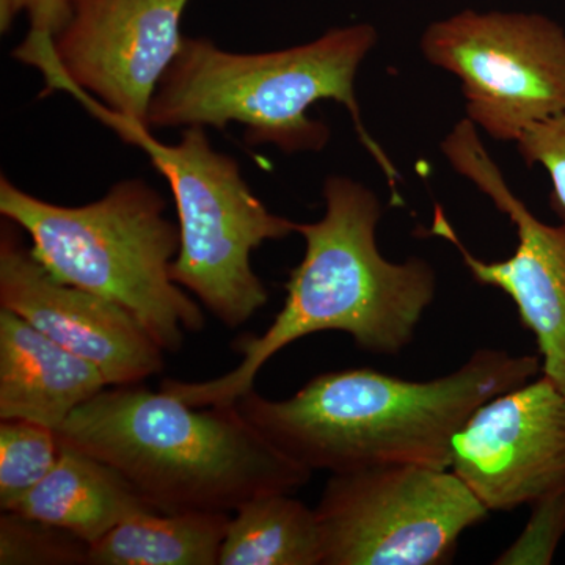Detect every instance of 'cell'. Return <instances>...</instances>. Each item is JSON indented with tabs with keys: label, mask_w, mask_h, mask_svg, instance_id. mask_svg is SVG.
<instances>
[{
	"label": "cell",
	"mask_w": 565,
	"mask_h": 565,
	"mask_svg": "<svg viewBox=\"0 0 565 565\" xmlns=\"http://www.w3.org/2000/svg\"><path fill=\"white\" fill-rule=\"evenodd\" d=\"M228 512H145L125 520L90 546L93 565H215Z\"/></svg>",
	"instance_id": "15"
},
{
	"label": "cell",
	"mask_w": 565,
	"mask_h": 565,
	"mask_svg": "<svg viewBox=\"0 0 565 565\" xmlns=\"http://www.w3.org/2000/svg\"><path fill=\"white\" fill-rule=\"evenodd\" d=\"M315 511L322 565L448 564L489 516L455 471L412 463L333 475Z\"/></svg>",
	"instance_id": "7"
},
{
	"label": "cell",
	"mask_w": 565,
	"mask_h": 565,
	"mask_svg": "<svg viewBox=\"0 0 565 565\" xmlns=\"http://www.w3.org/2000/svg\"><path fill=\"white\" fill-rule=\"evenodd\" d=\"M441 152L514 223L519 243L508 259L484 262L465 247L440 206H435L429 234L455 245L476 282L500 289L515 303L520 322L534 334L541 374L565 393V221L550 225L531 212L468 118L441 141Z\"/></svg>",
	"instance_id": "10"
},
{
	"label": "cell",
	"mask_w": 565,
	"mask_h": 565,
	"mask_svg": "<svg viewBox=\"0 0 565 565\" xmlns=\"http://www.w3.org/2000/svg\"><path fill=\"white\" fill-rule=\"evenodd\" d=\"M106 386L98 366L0 308V419H25L58 430Z\"/></svg>",
	"instance_id": "13"
},
{
	"label": "cell",
	"mask_w": 565,
	"mask_h": 565,
	"mask_svg": "<svg viewBox=\"0 0 565 565\" xmlns=\"http://www.w3.org/2000/svg\"><path fill=\"white\" fill-rule=\"evenodd\" d=\"M57 430L25 419L0 423V509L11 505L50 473L61 457Z\"/></svg>",
	"instance_id": "17"
},
{
	"label": "cell",
	"mask_w": 565,
	"mask_h": 565,
	"mask_svg": "<svg viewBox=\"0 0 565 565\" xmlns=\"http://www.w3.org/2000/svg\"><path fill=\"white\" fill-rule=\"evenodd\" d=\"M321 221L296 223L305 255L286 282V299L269 329L234 341L241 362L207 382L167 379L161 390L193 407L236 405L264 364L294 341L321 332L351 334L356 348L396 355L414 340L434 302L437 275L426 259L392 263L377 247L379 196L362 182L329 177Z\"/></svg>",
	"instance_id": "1"
},
{
	"label": "cell",
	"mask_w": 565,
	"mask_h": 565,
	"mask_svg": "<svg viewBox=\"0 0 565 565\" xmlns=\"http://www.w3.org/2000/svg\"><path fill=\"white\" fill-rule=\"evenodd\" d=\"M20 11L31 20V39L54 41L71 17V0H0L2 31H9L11 21Z\"/></svg>",
	"instance_id": "21"
},
{
	"label": "cell",
	"mask_w": 565,
	"mask_h": 565,
	"mask_svg": "<svg viewBox=\"0 0 565 565\" xmlns=\"http://www.w3.org/2000/svg\"><path fill=\"white\" fill-rule=\"evenodd\" d=\"M455 471L489 512L565 489V393L544 374L479 405L451 446Z\"/></svg>",
	"instance_id": "11"
},
{
	"label": "cell",
	"mask_w": 565,
	"mask_h": 565,
	"mask_svg": "<svg viewBox=\"0 0 565 565\" xmlns=\"http://www.w3.org/2000/svg\"><path fill=\"white\" fill-rule=\"evenodd\" d=\"M377 40L373 25L355 24L289 50L234 54L211 40L184 36L154 93L148 125L223 131L241 122L247 143H273L286 154L321 151L330 131L308 109L334 102L351 114L360 143L385 174L393 204H401V174L366 131L355 95L356 73Z\"/></svg>",
	"instance_id": "4"
},
{
	"label": "cell",
	"mask_w": 565,
	"mask_h": 565,
	"mask_svg": "<svg viewBox=\"0 0 565 565\" xmlns=\"http://www.w3.org/2000/svg\"><path fill=\"white\" fill-rule=\"evenodd\" d=\"M188 3L71 0L70 21L52 46L17 58L43 73V95L79 88L115 114L150 128L152 98L184 39L181 20Z\"/></svg>",
	"instance_id": "9"
},
{
	"label": "cell",
	"mask_w": 565,
	"mask_h": 565,
	"mask_svg": "<svg viewBox=\"0 0 565 565\" xmlns=\"http://www.w3.org/2000/svg\"><path fill=\"white\" fill-rule=\"evenodd\" d=\"M18 230L3 218L0 308L98 366L109 386L139 384L161 373L163 349L147 329L120 305L57 280Z\"/></svg>",
	"instance_id": "12"
},
{
	"label": "cell",
	"mask_w": 565,
	"mask_h": 565,
	"mask_svg": "<svg viewBox=\"0 0 565 565\" xmlns=\"http://www.w3.org/2000/svg\"><path fill=\"white\" fill-rule=\"evenodd\" d=\"M61 444L54 468L9 512L61 527L90 546L125 520L158 512L120 471Z\"/></svg>",
	"instance_id": "14"
},
{
	"label": "cell",
	"mask_w": 565,
	"mask_h": 565,
	"mask_svg": "<svg viewBox=\"0 0 565 565\" xmlns=\"http://www.w3.org/2000/svg\"><path fill=\"white\" fill-rule=\"evenodd\" d=\"M541 373L539 355L479 349L455 373L433 381L356 367L319 374L288 399H266L252 388L236 407L267 441L310 471L449 468L452 440L476 408Z\"/></svg>",
	"instance_id": "2"
},
{
	"label": "cell",
	"mask_w": 565,
	"mask_h": 565,
	"mask_svg": "<svg viewBox=\"0 0 565 565\" xmlns=\"http://www.w3.org/2000/svg\"><path fill=\"white\" fill-rule=\"evenodd\" d=\"M90 545L61 527L3 511L0 564H88Z\"/></svg>",
	"instance_id": "18"
},
{
	"label": "cell",
	"mask_w": 565,
	"mask_h": 565,
	"mask_svg": "<svg viewBox=\"0 0 565 565\" xmlns=\"http://www.w3.org/2000/svg\"><path fill=\"white\" fill-rule=\"evenodd\" d=\"M66 93L126 143L147 152L169 181L180 221L173 281L230 329L244 326L269 300L253 270L252 252L296 233V222L267 210L244 181L239 163L212 148L204 126H188L178 143L167 145L148 126L115 114L79 88Z\"/></svg>",
	"instance_id": "6"
},
{
	"label": "cell",
	"mask_w": 565,
	"mask_h": 565,
	"mask_svg": "<svg viewBox=\"0 0 565 565\" xmlns=\"http://www.w3.org/2000/svg\"><path fill=\"white\" fill-rule=\"evenodd\" d=\"M516 150L527 167H542L548 174L550 207L559 221H565V114L523 134Z\"/></svg>",
	"instance_id": "20"
},
{
	"label": "cell",
	"mask_w": 565,
	"mask_h": 565,
	"mask_svg": "<svg viewBox=\"0 0 565 565\" xmlns=\"http://www.w3.org/2000/svg\"><path fill=\"white\" fill-rule=\"evenodd\" d=\"M534 511L519 541L494 564H550L565 533V489L533 504Z\"/></svg>",
	"instance_id": "19"
},
{
	"label": "cell",
	"mask_w": 565,
	"mask_h": 565,
	"mask_svg": "<svg viewBox=\"0 0 565 565\" xmlns=\"http://www.w3.org/2000/svg\"><path fill=\"white\" fill-rule=\"evenodd\" d=\"M166 200L141 180L117 182L98 202L61 206L0 180V214L31 236L36 259L57 280L129 311L163 351L178 352L204 315L170 275L180 228Z\"/></svg>",
	"instance_id": "5"
},
{
	"label": "cell",
	"mask_w": 565,
	"mask_h": 565,
	"mask_svg": "<svg viewBox=\"0 0 565 565\" xmlns=\"http://www.w3.org/2000/svg\"><path fill=\"white\" fill-rule=\"evenodd\" d=\"M419 47L462 84L467 118L516 141L565 114V29L539 13L463 10L433 22Z\"/></svg>",
	"instance_id": "8"
},
{
	"label": "cell",
	"mask_w": 565,
	"mask_h": 565,
	"mask_svg": "<svg viewBox=\"0 0 565 565\" xmlns=\"http://www.w3.org/2000/svg\"><path fill=\"white\" fill-rule=\"evenodd\" d=\"M57 434L120 471L162 514L234 512L259 494L291 493L313 475L267 441L236 405L193 407L141 382L106 386Z\"/></svg>",
	"instance_id": "3"
},
{
	"label": "cell",
	"mask_w": 565,
	"mask_h": 565,
	"mask_svg": "<svg viewBox=\"0 0 565 565\" xmlns=\"http://www.w3.org/2000/svg\"><path fill=\"white\" fill-rule=\"evenodd\" d=\"M221 565H322V539L315 509L291 494H259L234 511Z\"/></svg>",
	"instance_id": "16"
}]
</instances>
